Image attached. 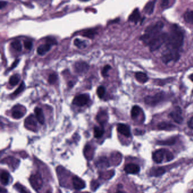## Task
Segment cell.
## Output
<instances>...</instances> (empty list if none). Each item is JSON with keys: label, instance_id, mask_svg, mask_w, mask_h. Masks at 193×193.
Returning a JSON list of instances; mask_svg holds the SVG:
<instances>
[{"label": "cell", "instance_id": "6", "mask_svg": "<svg viewBox=\"0 0 193 193\" xmlns=\"http://www.w3.org/2000/svg\"><path fill=\"white\" fill-rule=\"evenodd\" d=\"M29 181L30 182L31 186L33 187L35 190L37 192H39L43 186V180L40 173H39L30 176Z\"/></svg>", "mask_w": 193, "mask_h": 193}, {"label": "cell", "instance_id": "32", "mask_svg": "<svg viewBox=\"0 0 193 193\" xmlns=\"http://www.w3.org/2000/svg\"><path fill=\"white\" fill-rule=\"evenodd\" d=\"M94 136L96 138H99L103 136L104 133V130L99 127L95 126L94 129Z\"/></svg>", "mask_w": 193, "mask_h": 193}, {"label": "cell", "instance_id": "44", "mask_svg": "<svg viewBox=\"0 0 193 193\" xmlns=\"http://www.w3.org/2000/svg\"><path fill=\"white\" fill-rule=\"evenodd\" d=\"M7 4V2L6 1H1L0 2V9H2L4 7H5Z\"/></svg>", "mask_w": 193, "mask_h": 193}, {"label": "cell", "instance_id": "30", "mask_svg": "<svg viewBox=\"0 0 193 193\" xmlns=\"http://www.w3.org/2000/svg\"><path fill=\"white\" fill-rule=\"evenodd\" d=\"M74 44L79 49H84L87 46V44L84 40H80L78 38L74 40Z\"/></svg>", "mask_w": 193, "mask_h": 193}, {"label": "cell", "instance_id": "4", "mask_svg": "<svg viewBox=\"0 0 193 193\" xmlns=\"http://www.w3.org/2000/svg\"><path fill=\"white\" fill-rule=\"evenodd\" d=\"M180 58V55L178 52V51L170 49H166L162 54L161 59L163 62L167 64L170 61H175L176 62L179 60Z\"/></svg>", "mask_w": 193, "mask_h": 193}, {"label": "cell", "instance_id": "35", "mask_svg": "<svg viewBox=\"0 0 193 193\" xmlns=\"http://www.w3.org/2000/svg\"><path fill=\"white\" fill-rule=\"evenodd\" d=\"M105 92H106V90L104 87H103L102 85L99 86L97 89V95L100 99H102L105 95Z\"/></svg>", "mask_w": 193, "mask_h": 193}, {"label": "cell", "instance_id": "33", "mask_svg": "<svg viewBox=\"0 0 193 193\" xmlns=\"http://www.w3.org/2000/svg\"><path fill=\"white\" fill-rule=\"evenodd\" d=\"M24 88H25L24 82H22V83L20 84V85L18 87L17 89L12 94V96H17L19 94H20L22 92H23V90H24Z\"/></svg>", "mask_w": 193, "mask_h": 193}, {"label": "cell", "instance_id": "34", "mask_svg": "<svg viewBox=\"0 0 193 193\" xmlns=\"http://www.w3.org/2000/svg\"><path fill=\"white\" fill-rule=\"evenodd\" d=\"M14 187L20 193H29V191L26 189V187H24L19 183H17L14 185Z\"/></svg>", "mask_w": 193, "mask_h": 193}, {"label": "cell", "instance_id": "10", "mask_svg": "<svg viewBox=\"0 0 193 193\" xmlns=\"http://www.w3.org/2000/svg\"><path fill=\"white\" fill-rule=\"evenodd\" d=\"M36 118L34 115H30L26 119L24 122L25 127L30 130L36 131L37 129Z\"/></svg>", "mask_w": 193, "mask_h": 193}, {"label": "cell", "instance_id": "47", "mask_svg": "<svg viewBox=\"0 0 193 193\" xmlns=\"http://www.w3.org/2000/svg\"><path fill=\"white\" fill-rule=\"evenodd\" d=\"M116 193H124V192H122V191H120V190H119V191H117V192Z\"/></svg>", "mask_w": 193, "mask_h": 193}, {"label": "cell", "instance_id": "14", "mask_svg": "<svg viewBox=\"0 0 193 193\" xmlns=\"http://www.w3.org/2000/svg\"><path fill=\"white\" fill-rule=\"evenodd\" d=\"M117 131L125 137L129 138L131 136L130 129L129 126L127 125L119 124L117 125Z\"/></svg>", "mask_w": 193, "mask_h": 193}, {"label": "cell", "instance_id": "49", "mask_svg": "<svg viewBox=\"0 0 193 193\" xmlns=\"http://www.w3.org/2000/svg\"><path fill=\"white\" fill-rule=\"evenodd\" d=\"M193 193V191H192V193Z\"/></svg>", "mask_w": 193, "mask_h": 193}, {"label": "cell", "instance_id": "48", "mask_svg": "<svg viewBox=\"0 0 193 193\" xmlns=\"http://www.w3.org/2000/svg\"><path fill=\"white\" fill-rule=\"evenodd\" d=\"M46 193H51V192L50 191H48V192H46Z\"/></svg>", "mask_w": 193, "mask_h": 193}, {"label": "cell", "instance_id": "50", "mask_svg": "<svg viewBox=\"0 0 193 193\" xmlns=\"http://www.w3.org/2000/svg\"></svg>", "mask_w": 193, "mask_h": 193}, {"label": "cell", "instance_id": "2", "mask_svg": "<svg viewBox=\"0 0 193 193\" xmlns=\"http://www.w3.org/2000/svg\"><path fill=\"white\" fill-rule=\"evenodd\" d=\"M163 27L164 23L161 21L150 25L145 29L144 34L141 37L140 39L145 45L148 46L150 42L161 33Z\"/></svg>", "mask_w": 193, "mask_h": 193}, {"label": "cell", "instance_id": "8", "mask_svg": "<svg viewBox=\"0 0 193 193\" xmlns=\"http://www.w3.org/2000/svg\"><path fill=\"white\" fill-rule=\"evenodd\" d=\"M90 101V96L88 94H81L75 97L73 104L78 107H83Z\"/></svg>", "mask_w": 193, "mask_h": 193}, {"label": "cell", "instance_id": "45", "mask_svg": "<svg viewBox=\"0 0 193 193\" xmlns=\"http://www.w3.org/2000/svg\"><path fill=\"white\" fill-rule=\"evenodd\" d=\"M168 3H169V1H161V6L162 7H165V6H166L167 5H168Z\"/></svg>", "mask_w": 193, "mask_h": 193}, {"label": "cell", "instance_id": "16", "mask_svg": "<svg viewBox=\"0 0 193 193\" xmlns=\"http://www.w3.org/2000/svg\"><path fill=\"white\" fill-rule=\"evenodd\" d=\"M22 107L20 105H17L14 107L12 111V117L15 119H20L25 114V112L22 110Z\"/></svg>", "mask_w": 193, "mask_h": 193}, {"label": "cell", "instance_id": "11", "mask_svg": "<svg viewBox=\"0 0 193 193\" xmlns=\"http://www.w3.org/2000/svg\"><path fill=\"white\" fill-rule=\"evenodd\" d=\"M166 151L167 150L165 149H160L155 151L152 153V159L153 161L158 164L162 163L164 159L165 156L166 157Z\"/></svg>", "mask_w": 193, "mask_h": 193}, {"label": "cell", "instance_id": "26", "mask_svg": "<svg viewBox=\"0 0 193 193\" xmlns=\"http://www.w3.org/2000/svg\"><path fill=\"white\" fill-rule=\"evenodd\" d=\"M21 80V76L19 74H14L11 76L9 80V84L12 86L17 85Z\"/></svg>", "mask_w": 193, "mask_h": 193}, {"label": "cell", "instance_id": "27", "mask_svg": "<svg viewBox=\"0 0 193 193\" xmlns=\"http://www.w3.org/2000/svg\"><path fill=\"white\" fill-rule=\"evenodd\" d=\"M1 183L4 185H6L9 181V175L6 171H2L1 175Z\"/></svg>", "mask_w": 193, "mask_h": 193}, {"label": "cell", "instance_id": "23", "mask_svg": "<svg viewBox=\"0 0 193 193\" xmlns=\"http://www.w3.org/2000/svg\"><path fill=\"white\" fill-rule=\"evenodd\" d=\"M135 76L136 80L141 83H145L148 80L147 75L143 72H137L136 73Z\"/></svg>", "mask_w": 193, "mask_h": 193}, {"label": "cell", "instance_id": "22", "mask_svg": "<svg viewBox=\"0 0 193 193\" xmlns=\"http://www.w3.org/2000/svg\"><path fill=\"white\" fill-rule=\"evenodd\" d=\"M96 166L99 168H107L109 166V164L108 159L105 157H102L99 158L97 161Z\"/></svg>", "mask_w": 193, "mask_h": 193}, {"label": "cell", "instance_id": "31", "mask_svg": "<svg viewBox=\"0 0 193 193\" xmlns=\"http://www.w3.org/2000/svg\"><path fill=\"white\" fill-rule=\"evenodd\" d=\"M10 45L12 48L16 51L21 52L22 49V44L19 40H15L13 41Z\"/></svg>", "mask_w": 193, "mask_h": 193}, {"label": "cell", "instance_id": "43", "mask_svg": "<svg viewBox=\"0 0 193 193\" xmlns=\"http://www.w3.org/2000/svg\"><path fill=\"white\" fill-rule=\"evenodd\" d=\"M187 125L191 129H193V117H192L187 122Z\"/></svg>", "mask_w": 193, "mask_h": 193}, {"label": "cell", "instance_id": "15", "mask_svg": "<svg viewBox=\"0 0 193 193\" xmlns=\"http://www.w3.org/2000/svg\"><path fill=\"white\" fill-rule=\"evenodd\" d=\"M73 185L75 189L80 190L85 187V181L77 176H74L73 178Z\"/></svg>", "mask_w": 193, "mask_h": 193}, {"label": "cell", "instance_id": "21", "mask_svg": "<svg viewBox=\"0 0 193 193\" xmlns=\"http://www.w3.org/2000/svg\"><path fill=\"white\" fill-rule=\"evenodd\" d=\"M155 2H156L155 1H149L148 2H147L144 7V9H143L144 12L148 15L152 14L153 13V10H154Z\"/></svg>", "mask_w": 193, "mask_h": 193}, {"label": "cell", "instance_id": "46", "mask_svg": "<svg viewBox=\"0 0 193 193\" xmlns=\"http://www.w3.org/2000/svg\"><path fill=\"white\" fill-rule=\"evenodd\" d=\"M189 78H190V80H191L192 82H193V74H191V75H190Z\"/></svg>", "mask_w": 193, "mask_h": 193}, {"label": "cell", "instance_id": "9", "mask_svg": "<svg viewBox=\"0 0 193 193\" xmlns=\"http://www.w3.org/2000/svg\"><path fill=\"white\" fill-rule=\"evenodd\" d=\"M169 116L174 120V121L179 124H182L183 121V119L182 116L181 109L180 107H176L174 110L170 112Z\"/></svg>", "mask_w": 193, "mask_h": 193}, {"label": "cell", "instance_id": "7", "mask_svg": "<svg viewBox=\"0 0 193 193\" xmlns=\"http://www.w3.org/2000/svg\"><path fill=\"white\" fill-rule=\"evenodd\" d=\"M56 44V40L54 39L49 38V40L46 41V44L40 45L37 49V53L40 56H43L46 55L47 52L49 51L53 45Z\"/></svg>", "mask_w": 193, "mask_h": 193}, {"label": "cell", "instance_id": "41", "mask_svg": "<svg viewBox=\"0 0 193 193\" xmlns=\"http://www.w3.org/2000/svg\"><path fill=\"white\" fill-rule=\"evenodd\" d=\"M174 158V156L173 155V153L170 152V151H169L168 150H167L166 151V159L167 161H169L170 160H172V159Z\"/></svg>", "mask_w": 193, "mask_h": 193}, {"label": "cell", "instance_id": "42", "mask_svg": "<svg viewBox=\"0 0 193 193\" xmlns=\"http://www.w3.org/2000/svg\"><path fill=\"white\" fill-rule=\"evenodd\" d=\"M19 60H16L14 61V63H13L12 66H11L8 69V70H7V71H10V70H13V69H14V68H15V67L17 66L18 63H19Z\"/></svg>", "mask_w": 193, "mask_h": 193}, {"label": "cell", "instance_id": "1", "mask_svg": "<svg viewBox=\"0 0 193 193\" xmlns=\"http://www.w3.org/2000/svg\"><path fill=\"white\" fill-rule=\"evenodd\" d=\"M184 36L183 32L180 29L174 24L171 27L168 38L166 41V48L168 49L178 51L181 48L183 43Z\"/></svg>", "mask_w": 193, "mask_h": 193}, {"label": "cell", "instance_id": "18", "mask_svg": "<svg viewBox=\"0 0 193 193\" xmlns=\"http://www.w3.org/2000/svg\"><path fill=\"white\" fill-rule=\"evenodd\" d=\"M141 19V15L140 14V12L138 9H136L130 15L129 17V21L134 22V23H138L140 20Z\"/></svg>", "mask_w": 193, "mask_h": 193}, {"label": "cell", "instance_id": "40", "mask_svg": "<svg viewBox=\"0 0 193 193\" xmlns=\"http://www.w3.org/2000/svg\"><path fill=\"white\" fill-rule=\"evenodd\" d=\"M99 183L97 181H92L91 183V189L93 191H95L97 189V187L99 186Z\"/></svg>", "mask_w": 193, "mask_h": 193}, {"label": "cell", "instance_id": "38", "mask_svg": "<svg viewBox=\"0 0 193 193\" xmlns=\"http://www.w3.org/2000/svg\"><path fill=\"white\" fill-rule=\"evenodd\" d=\"M111 69V66L109 65H105L103 69H102V74L104 77H108V71L109 70H110Z\"/></svg>", "mask_w": 193, "mask_h": 193}, {"label": "cell", "instance_id": "12", "mask_svg": "<svg viewBox=\"0 0 193 193\" xmlns=\"http://www.w3.org/2000/svg\"><path fill=\"white\" fill-rule=\"evenodd\" d=\"M89 68V66L84 61H78L74 65V69L77 73L82 74L87 73Z\"/></svg>", "mask_w": 193, "mask_h": 193}, {"label": "cell", "instance_id": "28", "mask_svg": "<svg viewBox=\"0 0 193 193\" xmlns=\"http://www.w3.org/2000/svg\"><path fill=\"white\" fill-rule=\"evenodd\" d=\"M142 110L141 108H140L139 107L137 106V105H135L134 106L131 110V117L133 119H136V118L141 112Z\"/></svg>", "mask_w": 193, "mask_h": 193}, {"label": "cell", "instance_id": "39", "mask_svg": "<svg viewBox=\"0 0 193 193\" xmlns=\"http://www.w3.org/2000/svg\"><path fill=\"white\" fill-rule=\"evenodd\" d=\"M24 46L26 49L31 50L32 48V43L31 41L26 40L24 42Z\"/></svg>", "mask_w": 193, "mask_h": 193}, {"label": "cell", "instance_id": "37", "mask_svg": "<svg viewBox=\"0 0 193 193\" xmlns=\"http://www.w3.org/2000/svg\"><path fill=\"white\" fill-rule=\"evenodd\" d=\"M175 143V140L174 139H170L169 140L164 141H160L158 142V144L160 145H172Z\"/></svg>", "mask_w": 193, "mask_h": 193}, {"label": "cell", "instance_id": "13", "mask_svg": "<svg viewBox=\"0 0 193 193\" xmlns=\"http://www.w3.org/2000/svg\"><path fill=\"white\" fill-rule=\"evenodd\" d=\"M124 170L127 174L136 175L140 172V167L135 164H128L125 166Z\"/></svg>", "mask_w": 193, "mask_h": 193}, {"label": "cell", "instance_id": "25", "mask_svg": "<svg viewBox=\"0 0 193 193\" xmlns=\"http://www.w3.org/2000/svg\"><path fill=\"white\" fill-rule=\"evenodd\" d=\"M96 34L97 31L95 29H86L82 33V35L84 37H87L89 39H93Z\"/></svg>", "mask_w": 193, "mask_h": 193}, {"label": "cell", "instance_id": "5", "mask_svg": "<svg viewBox=\"0 0 193 193\" xmlns=\"http://www.w3.org/2000/svg\"><path fill=\"white\" fill-rule=\"evenodd\" d=\"M164 96L163 92H159L153 96L146 97L144 98V102L148 105L154 107L164 99Z\"/></svg>", "mask_w": 193, "mask_h": 193}, {"label": "cell", "instance_id": "20", "mask_svg": "<svg viewBox=\"0 0 193 193\" xmlns=\"http://www.w3.org/2000/svg\"><path fill=\"white\" fill-rule=\"evenodd\" d=\"M175 126L169 122H162L158 125V128L162 130H171L175 128Z\"/></svg>", "mask_w": 193, "mask_h": 193}, {"label": "cell", "instance_id": "36", "mask_svg": "<svg viewBox=\"0 0 193 193\" xmlns=\"http://www.w3.org/2000/svg\"><path fill=\"white\" fill-rule=\"evenodd\" d=\"M57 80V75L55 73L50 74L48 78V82L51 85L54 84Z\"/></svg>", "mask_w": 193, "mask_h": 193}, {"label": "cell", "instance_id": "19", "mask_svg": "<svg viewBox=\"0 0 193 193\" xmlns=\"http://www.w3.org/2000/svg\"><path fill=\"white\" fill-rule=\"evenodd\" d=\"M108 119V114L104 110L100 111L97 115V121L100 125H103L105 123H107Z\"/></svg>", "mask_w": 193, "mask_h": 193}, {"label": "cell", "instance_id": "29", "mask_svg": "<svg viewBox=\"0 0 193 193\" xmlns=\"http://www.w3.org/2000/svg\"><path fill=\"white\" fill-rule=\"evenodd\" d=\"M185 21L189 23H193V10L187 11L183 15Z\"/></svg>", "mask_w": 193, "mask_h": 193}, {"label": "cell", "instance_id": "24", "mask_svg": "<svg viewBox=\"0 0 193 193\" xmlns=\"http://www.w3.org/2000/svg\"><path fill=\"white\" fill-rule=\"evenodd\" d=\"M165 172V170L163 168H161V167L155 168L151 170L150 175L151 176L159 177L163 175Z\"/></svg>", "mask_w": 193, "mask_h": 193}, {"label": "cell", "instance_id": "17", "mask_svg": "<svg viewBox=\"0 0 193 193\" xmlns=\"http://www.w3.org/2000/svg\"><path fill=\"white\" fill-rule=\"evenodd\" d=\"M34 112L35 114V117L38 121L40 123V124L43 125L45 122V118H44V115L43 113L42 109L39 107H36L35 108Z\"/></svg>", "mask_w": 193, "mask_h": 193}, {"label": "cell", "instance_id": "3", "mask_svg": "<svg viewBox=\"0 0 193 193\" xmlns=\"http://www.w3.org/2000/svg\"><path fill=\"white\" fill-rule=\"evenodd\" d=\"M168 38V34L161 32L156 38H155L149 44L148 46L151 52L157 51L163 44L166 43Z\"/></svg>", "mask_w": 193, "mask_h": 193}]
</instances>
